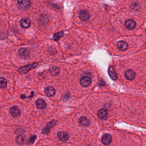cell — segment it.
<instances>
[{"mask_svg": "<svg viewBox=\"0 0 146 146\" xmlns=\"http://www.w3.org/2000/svg\"><path fill=\"white\" fill-rule=\"evenodd\" d=\"M37 65L38 63H34L33 64H30L28 65H26L20 68V69H18V71L20 73L22 74H26L28 73V72H29L30 70H32L34 68H35Z\"/></svg>", "mask_w": 146, "mask_h": 146, "instance_id": "1", "label": "cell"}, {"mask_svg": "<svg viewBox=\"0 0 146 146\" xmlns=\"http://www.w3.org/2000/svg\"><path fill=\"white\" fill-rule=\"evenodd\" d=\"M18 6L24 10H27L30 8L31 4L30 0H17Z\"/></svg>", "mask_w": 146, "mask_h": 146, "instance_id": "2", "label": "cell"}, {"mask_svg": "<svg viewBox=\"0 0 146 146\" xmlns=\"http://www.w3.org/2000/svg\"><path fill=\"white\" fill-rule=\"evenodd\" d=\"M57 137L60 141L65 142L69 140V136L66 132H59L57 133Z\"/></svg>", "mask_w": 146, "mask_h": 146, "instance_id": "3", "label": "cell"}, {"mask_svg": "<svg viewBox=\"0 0 146 146\" xmlns=\"http://www.w3.org/2000/svg\"><path fill=\"white\" fill-rule=\"evenodd\" d=\"M10 113L13 117H18L20 115V110L19 107L17 106H13L10 109Z\"/></svg>", "mask_w": 146, "mask_h": 146, "instance_id": "4", "label": "cell"}, {"mask_svg": "<svg viewBox=\"0 0 146 146\" xmlns=\"http://www.w3.org/2000/svg\"><path fill=\"white\" fill-rule=\"evenodd\" d=\"M97 115L101 120H106L108 118V113L107 111L105 109H101L98 111Z\"/></svg>", "mask_w": 146, "mask_h": 146, "instance_id": "5", "label": "cell"}, {"mask_svg": "<svg viewBox=\"0 0 146 146\" xmlns=\"http://www.w3.org/2000/svg\"><path fill=\"white\" fill-rule=\"evenodd\" d=\"M80 82L81 85H82L83 87H87L91 85V79L90 78L87 76H85L81 78L80 80Z\"/></svg>", "mask_w": 146, "mask_h": 146, "instance_id": "6", "label": "cell"}, {"mask_svg": "<svg viewBox=\"0 0 146 146\" xmlns=\"http://www.w3.org/2000/svg\"><path fill=\"white\" fill-rule=\"evenodd\" d=\"M125 26L127 29L132 30L136 27V22L132 20H128L125 22Z\"/></svg>", "mask_w": 146, "mask_h": 146, "instance_id": "7", "label": "cell"}, {"mask_svg": "<svg viewBox=\"0 0 146 146\" xmlns=\"http://www.w3.org/2000/svg\"><path fill=\"white\" fill-rule=\"evenodd\" d=\"M112 138L109 134H106L104 135L101 138V142L104 145H108L111 143Z\"/></svg>", "mask_w": 146, "mask_h": 146, "instance_id": "8", "label": "cell"}, {"mask_svg": "<svg viewBox=\"0 0 146 146\" xmlns=\"http://www.w3.org/2000/svg\"><path fill=\"white\" fill-rule=\"evenodd\" d=\"M117 48L121 51H125L128 49L129 45L126 42L123 41H119L117 42Z\"/></svg>", "mask_w": 146, "mask_h": 146, "instance_id": "9", "label": "cell"}, {"mask_svg": "<svg viewBox=\"0 0 146 146\" xmlns=\"http://www.w3.org/2000/svg\"><path fill=\"white\" fill-rule=\"evenodd\" d=\"M79 16L81 20L84 21L88 20L90 18L89 13L85 10H81L80 11Z\"/></svg>", "mask_w": 146, "mask_h": 146, "instance_id": "10", "label": "cell"}, {"mask_svg": "<svg viewBox=\"0 0 146 146\" xmlns=\"http://www.w3.org/2000/svg\"><path fill=\"white\" fill-rule=\"evenodd\" d=\"M36 106L37 108L40 110H43L46 108L47 107L46 103L45 102L44 100L41 99H39L36 100Z\"/></svg>", "mask_w": 146, "mask_h": 146, "instance_id": "11", "label": "cell"}, {"mask_svg": "<svg viewBox=\"0 0 146 146\" xmlns=\"http://www.w3.org/2000/svg\"><path fill=\"white\" fill-rule=\"evenodd\" d=\"M20 24L21 26L23 28H27L30 26V21L28 18H24L21 20Z\"/></svg>", "mask_w": 146, "mask_h": 146, "instance_id": "12", "label": "cell"}, {"mask_svg": "<svg viewBox=\"0 0 146 146\" xmlns=\"http://www.w3.org/2000/svg\"><path fill=\"white\" fill-rule=\"evenodd\" d=\"M18 54L21 58H26L29 56V53L28 50L26 48H21L18 50Z\"/></svg>", "mask_w": 146, "mask_h": 146, "instance_id": "13", "label": "cell"}, {"mask_svg": "<svg viewBox=\"0 0 146 146\" xmlns=\"http://www.w3.org/2000/svg\"><path fill=\"white\" fill-rule=\"evenodd\" d=\"M45 93L47 96L52 97L55 94V91L53 87H48L45 89Z\"/></svg>", "mask_w": 146, "mask_h": 146, "instance_id": "14", "label": "cell"}, {"mask_svg": "<svg viewBox=\"0 0 146 146\" xmlns=\"http://www.w3.org/2000/svg\"><path fill=\"white\" fill-rule=\"evenodd\" d=\"M125 77L128 80H132L135 77V73L133 70H128L125 73Z\"/></svg>", "mask_w": 146, "mask_h": 146, "instance_id": "15", "label": "cell"}, {"mask_svg": "<svg viewBox=\"0 0 146 146\" xmlns=\"http://www.w3.org/2000/svg\"><path fill=\"white\" fill-rule=\"evenodd\" d=\"M80 124L83 126L86 127L89 125V120L87 117L84 116L80 117L79 120Z\"/></svg>", "mask_w": 146, "mask_h": 146, "instance_id": "16", "label": "cell"}, {"mask_svg": "<svg viewBox=\"0 0 146 146\" xmlns=\"http://www.w3.org/2000/svg\"><path fill=\"white\" fill-rule=\"evenodd\" d=\"M108 73L110 77L113 80H117L118 79L117 75L112 66L109 67L108 70Z\"/></svg>", "mask_w": 146, "mask_h": 146, "instance_id": "17", "label": "cell"}, {"mask_svg": "<svg viewBox=\"0 0 146 146\" xmlns=\"http://www.w3.org/2000/svg\"><path fill=\"white\" fill-rule=\"evenodd\" d=\"M50 73L54 76L58 75L60 73V69L58 67H52L50 69Z\"/></svg>", "mask_w": 146, "mask_h": 146, "instance_id": "18", "label": "cell"}, {"mask_svg": "<svg viewBox=\"0 0 146 146\" xmlns=\"http://www.w3.org/2000/svg\"><path fill=\"white\" fill-rule=\"evenodd\" d=\"M0 83H1V88H4L7 86V81L6 79H4V78H1V80H0Z\"/></svg>", "mask_w": 146, "mask_h": 146, "instance_id": "19", "label": "cell"}, {"mask_svg": "<svg viewBox=\"0 0 146 146\" xmlns=\"http://www.w3.org/2000/svg\"><path fill=\"white\" fill-rule=\"evenodd\" d=\"M64 35V32L63 31H61L57 34H54L53 36L54 40L55 41H58V40L60 39V38L63 36Z\"/></svg>", "mask_w": 146, "mask_h": 146, "instance_id": "20", "label": "cell"}, {"mask_svg": "<svg viewBox=\"0 0 146 146\" xmlns=\"http://www.w3.org/2000/svg\"><path fill=\"white\" fill-rule=\"evenodd\" d=\"M24 138L22 136H18L16 138V141L17 143H18V144H22L23 143H24Z\"/></svg>", "mask_w": 146, "mask_h": 146, "instance_id": "21", "label": "cell"}, {"mask_svg": "<svg viewBox=\"0 0 146 146\" xmlns=\"http://www.w3.org/2000/svg\"><path fill=\"white\" fill-rule=\"evenodd\" d=\"M57 121L55 120H53L50 121L48 123H47V126L49 127V128H51L56 123H57Z\"/></svg>", "mask_w": 146, "mask_h": 146, "instance_id": "22", "label": "cell"}, {"mask_svg": "<svg viewBox=\"0 0 146 146\" xmlns=\"http://www.w3.org/2000/svg\"><path fill=\"white\" fill-rule=\"evenodd\" d=\"M50 132V128L46 126V128H44L42 131V133L43 134H48V133Z\"/></svg>", "mask_w": 146, "mask_h": 146, "instance_id": "23", "label": "cell"}, {"mask_svg": "<svg viewBox=\"0 0 146 146\" xmlns=\"http://www.w3.org/2000/svg\"><path fill=\"white\" fill-rule=\"evenodd\" d=\"M36 135H34V136L30 138V142L33 143V142H34V141H35V139H36Z\"/></svg>", "mask_w": 146, "mask_h": 146, "instance_id": "24", "label": "cell"}, {"mask_svg": "<svg viewBox=\"0 0 146 146\" xmlns=\"http://www.w3.org/2000/svg\"><path fill=\"white\" fill-rule=\"evenodd\" d=\"M20 97L22 99H25L27 98L26 96L24 94H22V95H21Z\"/></svg>", "mask_w": 146, "mask_h": 146, "instance_id": "25", "label": "cell"}, {"mask_svg": "<svg viewBox=\"0 0 146 146\" xmlns=\"http://www.w3.org/2000/svg\"><path fill=\"white\" fill-rule=\"evenodd\" d=\"M34 92L33 91L31 92V95H30V96H29V97H28V98H31L32 97L34 96Z\"/></svg>", "mask_w": 146, "mask_h": 146, "instance_id": "26", "label": "cell"}, {"mask_svg": "<svg viewBox=\"0 0 146 146\" xmlns=\"http://www.w3.org/2000/svg\"></svg>", "mask_w": 146, "mask_h": 146, "instance_id": "27", "label": "cell"}]
</instances>
